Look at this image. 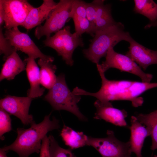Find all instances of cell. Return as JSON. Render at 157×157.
Here are the masks:
<instances>
[{
	"label": "cell",
	"mask_w": 157,
	"mask_h": 157,
	"mask_svg": "<svg viewBox=\"0 0 157 157\" xmlns=\"http://www.w3.org/2000/svg\"><path fill=\"white\" fill-rule=\"evenodd\" d=\"M51 114V113L46 115L40 123L31 124L29 128H17L15 140L2 148L7 151L11 150L16 152L19 157H28L33 153H39L44 137L49 132L60 127L59 121L55 117L50 119Z\"/></svg>",
	"instance_id": "cell-1"
},
{
	"label": "cell",
	"mask_w": 157,
	"mask_h": 157,
	"mask_svg": "<svg viewBox=\"0 0 157 157\" xmlns=\"http://www.w3.org/2000/svg\"><path fill=\"white\" fill-rule=\"evenodd\" d=\"M133 39L129 33L125 31L124 25L116 22L96 32L89 48L83 49V53L86 58L97 65L101 58L106 56L110 47H114L122 41L129 43Z\"/></svg>",
	"instance_id": "cell-2"
},
{
	"label": "cell",
	"mask_w": 157,
	"mask_h": 157,
	"mask_svg": "<svg viewBox=\"0 0 157 157\" xmlns=\"http://www.w3.org/2000/svg\"><path fill=\"white\" fill-rule=\"evenodd\" d=\"M81 99L80 95L71 92L66 84L65 75L57 77L56 82L44 96V99L56 110H64L76 116L80 120L85 121L87 118L80 111L77 105Z\"/></svg>",
	"instance_id": "cell-3"
},
{
	"label": "cell",
	"mask_w": 157,
	"mask_h": 157,
	"mask_svg": "<svg viewBox=\"0 0 157 157\" xmlns=\"http://www.w3.org/2000/svg\"><path fill=\"white\" fill-rule=\"evenodd\" d=\"M81 37L75 32L71 33L70 27L68 26L55 33L53 36L46 38L43 42L45 46L54 49L67 65L72 66L74 63L72 59L74 51L78 47H82L84 45Z\"/></svg>",
	"instance_id": "cell-4"
},
{
	"label": "cell",
	"mask_w": 157,
	"mask_h": 157,
	"mask_svg": "<svg viewBox=\"0 0 157 157\" xmlns=\"http://www.w3.org/2000/svg\"><path fill=\"white\" fill-rule=\"evenodd\" d=\"M105 57V60L101 64L97 65V68L105 73L110 68H115L121 72H126L139 77L142 82L150 83L153 75L144 72L141 68L131 58L116 52L113 47H110Z\"/></svg>",
	"instance_id": "cell-5"
},
{
	"label": "cell",
	"mask_w": 157,
	"mask_h": 157,
	"mask_svg": "<svg viewBox=\"0 0 157 157\" xmlns=\"http://www.w3.org/2000/svg\"><path fill=\"white\" fill-rule=\"evenodd\" d=\"M73 0H60L52 10L43 25L35 28L34 34L40 39L42 37L51 36V34L61 30L70 18Z\"/></svg>",
	"instance_id": "cell-6"
},
{
	"label": "cell",
	"mask_w": 157,
	"mask_h": 157,
	"mask_svg": "<svg viewBox=\"0 0 157 157\" xmlns=\"http://www.w3.org/2000/svg\"><path fill=\"white\" fill-rule=\"evenodd\" d=\"M103 138L88 136L86 146L92 147L102 157H131L129 141L122 142L115 137L114 132L108 130Z\"/></svg>",
	"instance_id": "cell-7"
},
{
	"label": "cell",
	"mask_w": 157,
	"mask_h": 157,
	"mask_svg": "<svg viewBox=\"0 0 157 157\" xmlns=\"http://www.w3.org/2000/svg\"><path fill=\"white\" fill-rule=\"evenodd\" d=\"M157 87V83H145L129 80H116L115 100H128L134 107L142 105L143 98L139 96L146 91Z\"/></svg>",
	"instance_id": "cell-8"
},
{
	"label": "cell",
	"mask_w": 157,
	"mask_h": 157,
	"mask_svg": "<svg viewBox=\"0 0 157 157\" xmlns=\"http://www.w3.org/2000/svg\"><path fill=\"white\" fill-rule=\"evenodd\" d=\"M6 38L17 50L27 54L28 57L38 58L53 62L54 58L43 53L39 49L30 36L21 32L18 27L6 29L4 34Z\"/></svg>",
	"instance_id": "cell-9"
},
{
	"label": "cell",
	"mask_w": 157,
	"mask_h": 157,
	"mask_svg": "<svg viewBox=\"0 0 157 157\" xmlns=\"http://www.w3.org/2000/svg\"><path fill=\"white\" fill-rule=\"evenodd\" d=\"M4 10L6 29L22 26L34 7L27 0H1Z\"/></svg>",
	"instance_id": "cell-10"
},
{
	"label": "cell",
	"mask_w": 157,
	"mask_h": 157,
	"mask_svg": "<svg viewBox=\"0 0 157 157\" xmlns=\"http://www.w3.org/2000/svg\"><path fill=\"white\" fill-rule=\"evenodd\" d=\"M32 99L28 96L8 95L0 99V108L19 118L24 125H31L35 122L33 115L29 113Z\"/></svg>",
	"instance_id": "cell-11"
},
{
	"label": "cell",
	"mask_w": 157,
	"mask_h": 157,
	"mask_svg": "<svg viewBox=\"0 0 157 157\" xmlns=\"http://www.w3.org/2000/svg\"><path fill=\"white\" fill-rule=\"evenodd\" d=\"M94 105L96 109L94 119H103L115 126L129 128L125 120L128 114L124 109L114 108L110 101L101 102L98 99Z\"/></svg>",
	"instance_id": "cell-12"
},
{
	"label": "cell",
	"mask_w": 157,
	"mask_h": 157,
	"mask_svg": "<svg viewBox=\"0 0 157 157\" xmlns=\"http://www.w3.org/2000/svg\"><path fill=\"white\" fill-rule=\"evenodd\" d=\"M129 50L126 55L131 58L143 70L150 65L157 64V50L148 49L133 39L129 42Z\"/></svg>",
	"instance_id": "cell-13"
},
{
	"label": "cell",
	"mask_w": 157,
	"mask_h": 157,
	"mask_svg": "<svg viewBox=\"0 0 157 157\" xmlns=\"http://www.w3.org/2000/svg\"><path fill=\"white\" fill-rule=\"evenodd\" d=\"M130 121L131 125L129 128L131 135L129 141L131 151L134 153L136 157H142V149L145 139L150 135V131L135 116H132Z\"/></svg>",
	"instance_id": "cell-14"
},
{
	"label": "cell",
	"mask_w": 157,
	"mask_h": 157,
	"mask_svg": "<svg viewBox=\"0 0 157 157\" xmlns=\"http://www.w3.org/2000/svg\"><path fill=\"white\" fill-rule=\"evenodd\" d=\"M53 0H43L42 4L31 10L22 26L30 30L40 26L46 20L52 10L57 4Z\"/></svg>",
	"instance_id": "cell-15"
},
{
	"label": "cell",
	"mask_w": 157,
	"mask_h": 157,
	"mask_svg": "<svg viewBox=\"0 0 157 157\" xmlns=\"http://www.w3.org/2000/svg\"><path fill=\"white\" fill-rule=\"evenodd\" d=\"M25 61L26 74L30 85L27 96L32 99L40 97L43 94L45 89L40 86L39 68L34 58L28 57Z\"/></svg>",
	"instance_id": "cell-16"
},
{
	"label": "cell",
	"mask_w": 157,
	"mask_h": 157,
	"mask_svg": "<svg viewBox=\"0 0 157 157\" xmlns=\"http://www.w3.org/2000/svg\"><path fill=\"white\" fill-rule=\"evenodd\" d=\"M17 51H14L6 59L0 73V81L5 79L13 80L17 75L26 70V63L22 61Z\"/></svg>",
	"instance_id": "cell-17"
},
{
	"label": "cell",
	"mask_w": 157,
	"mask_h": 157,
	"mask_svg": "<svg viewBox=\"0 0 157 157\" xmlns=\"http://www.w3.org/2000/svg\"><path fill=\"white\" fill-rule=\"evenodd\" d=\"M96 11L93 26L94 35L97 31L106 28L115 24L111 13V6L105 4V1L95 0Z\"/></svg>",
	"instance_id": "cell-18"
},
{
	"label": "cell",
	"mask_w": 157,
	"mask_h": 157,
	"mask_svg": "<svg viewBox=\"0 0 157 157\" xmlns=\"http://www.w3.org/2000/svg\"><path fill=\"white\" fill-rule=\"evenodd\" d=\"M53 62L40 58L38 64L40 67V77L41 84L44 88L51 89L55 83L57 78L55 72L56 66Z\"/></svg>",
	"instance_id": "cell-19"
},
{
	"label": "cell",
	"mask_w": 157,
	"mask_h": 157,
	"mask_svg": "<svg viewBox=\"0 0 157 157\" xmlns=\"http://www.w3.org/2000/svg\"><path fill=\"white\" fill-rule=\"evenodd\" d=\"M60 135L65 144L71 149L86 146L88 136L83 132H77L64 125Z\"/></svg>",
	"instance_id": "cell-20"
},
{
	"label": "cell",
	"mask_w": 157,
	"mask_h": 157,
	"mask_svg": "<svg viewBox=\"0 0 157 157\" xmlns=\"http://www.w3.org/2000/svg\"><path fill=\"white\" fill-rule=\"evenodd\" d=\"M138 120L149 130L152 140L151 149H157V109L148 114L138 113L135 116Z\"/></svg>",
	"instance_id": "cell-21"
},
{
	"label": "cell",
	"mask_w": 157,
	"mask_h": 157,
	"mask_svg": "<svg viewBox=\"0 0 157 157\" xmlns=\"http://www.w3.org/2000/svg\"><path fill=\"white\" fill-rule=\"evenodd\" d=\"M133 11L143 15L152 23L157 20V3L152 0H135Z\"/></svg>",
	"instance_id": "cell-22"
},
{
	"label": "cell",
	"mask_w": 157,
	"mask_h": 157,
	"mask_svg": "<svg viewBox=\"0 0 157 157\" xmlns=\"http://www.w3.org/2000/svg\"><path fill=\"white\" fill-rule=\"evenodd\" d=\"M48 137L50 157H76L72 152V149L61 147L52 135H50Z\"/></svg>",
	"instance_id": "cell-23"
},
{
	"label": "cell",
	"mask_w": 157,
	"mask_h": 157,
	"mask_svg": "<svg viewBox=\"0 0 157 157\" xmlns=\"http://www.w3.org/2000/svg\"><path fill=\"white\" fill-rule=\"evenodd\" d=\"M74 21L75 32L79 36L85 33L93 37L91 23L86 17L73 16L71 17Z\"/></svg>",
	"instance_id": "cell-24"
},
{
	"label": "cell",
	"mask_w": 157,
	"mask_h": 157,
	"mask_svg": "<svg viewBox=\"0 0 157 157\" xmlns=\"http://www.w3.org/2000/svg\"><path fill=\"white\" fill-rule=\"evenodd\" d=\"M12 130L11 119L6 111L2 108L0 109V137L4 140L3 135Z\"/></svg>",
	"instance_id": "cell-25"
},
{
	"label": "cell",
	"mask_w": 157,
	"mask_h": 157,
	"mask_svg": "<svg viewBox=\"0 0 157 157\" xmlns=\"http://www.w3.org/2000/svg\"><path fill=\"white\" fill-rule=\"evenodd\" d=\"M17 50L11 44L6 38L2 31L1 27H0V53L3 54L4 59H6L14 51Z\"/></svg>",
	"instance_id": "cell-26"
},
{
	"label": "cell",
	"mask_w": 157,
	"mask_h": 157,
	"mask_svg": "<svg viewBox=\"0 0 157 157\" xmlns=\"http://www.w3.org/2000/svg\"><path fill=\"white\" fill-rule=\"evenodd\" d=\"M86 2L79 0H73L70 18L73 16L86 17Z\"/></svg>",
	"instance_id": "cell-27"
},
{
	"label": "cell",
	"mask_w": 157,
	"mask_h": 157,
	"mask_svg": "<svg viewBox=\"0 0 157 157\" xmlns=\"http://www.w3.org/2000/svg\"><path fill=\"white\" fill-rule=\"evenodd\" d=\"M86 17L91 24L92 33L94 36L93 26L95 19L96 11V3L95 0H93L90 3L86 2ZM94 37V36H93Z\"/></svg>",
	"instance_id": "cell-28"
},
{
	"label": "cell",
	"mask_w": 157,
	"mask_h": 157,
	"mask_svg": "<svg viewBox=\"0 0 157 157\" xmlns=\"http://www.w3.org/2000/svg\"><path fill=\"white\" fill-rule=\"evenodd\" d=\"M49 140L46 135L43 138L40 152V157H50Z\"/></svg>",
	"instance_id": "cell-29"
},
{
	"label": "cell",
	"mask_w": 157,
	"mask_h": 157,
	"mask_svg": "<svg viewBox=\"0 0 157 157\" xmlns=\"http://www.w3.org/2000/svg\"><path fill=\"white\" fill-rule=\"evenodd\" d=\"M5 13L1 0H0V26L4 23Z\"/></svg>",
	"instance_id": "cell-30"
},
{
	"label": "cell",
	"mask_w": 157,
	"mask_h": 157,
	"mask_svg": "<svg viewBox=\"0 0 157 157\" xmlns=\"http://www.w3.org/2000/svg\"><path fill=\"white\" fill-rule=\"evenodd\" d=\"M152 27H157V20L154 22L149 23L145 26L144 28L145 29H148Z\"/></svg>",
	"instance_id": "cell-31"
},
{
	"label": "cell",
	"mask_w": 157,
	"mask_h": 157,
	"mask_svg": "<svg viewBox=\"0 0 157 157\" xmlns=\"http://www.w3.org/2000/svg\"><path fill=\"white\" fill-rule=\"evenodd\" d=\"M8 151L4 150L2 148L0 149V157H7L6 154Z\"/></svg>",
	"instance_id": "cell-32"
},
{
	"label": "cell",
	"mask_w": 157,
	"mask_h": 157,
	"mask_svg": "<svg viewBox=\"0 0 157 157\" xmlns=\"http://www.w3.org/2000/svg\"><path fill=\"white\" fill-rule=\"evenodd\" d=\"M151 157H157V156L156 155H154L151 156Z\"/></svg>",
	"instance_id": "cell-33"
}]
</instances>
